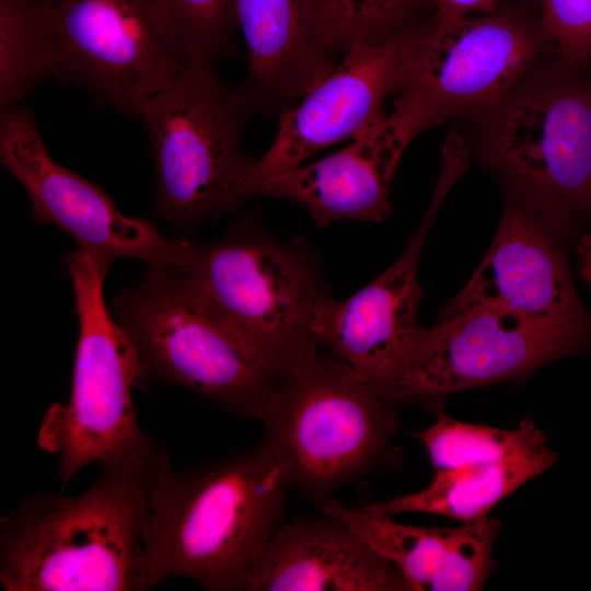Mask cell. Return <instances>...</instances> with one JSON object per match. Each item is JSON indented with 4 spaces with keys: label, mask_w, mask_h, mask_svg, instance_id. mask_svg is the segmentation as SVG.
<instances>
[{
    "label": "cell",
    "mask_w": 591,
    "mask_h": 591,
    "mask_svg": "<svg viewBox=\"0 0 591 591\" xmlns=\"http://www.w3.org/2000/svg\"><path fill=\"white\" fill-rule=\"evenodd\" d=\"M166 448L147 447L100 464L77 496L44 490L0 519L4 591H141L140 556Z\"/></svg>",
    "instance_id": "1"
},
{
    "label": "cell",
    "mask_w": 591,
    "mask_h": 591,
    "mask_svg": "<svg viewBox=\"0 0 591 591\" xmlns=\"http://www.w3.org/2000/svg\"><path fill=\"white\" fill-rule=\"evenodd\" d=\"M290 489L264 441L179 471L167 461L144 530L141 590L185 578L209 591H244L283 523Z\"/></svg>",
    "instance_id": "2"
},
{
    "label": "cell",
    "mask_w": 591,
    "mask_h": 591,
    "mask_svg": "<svg viewBox=\"0 0 591 591\" xmlns=\"http://www.w3.org/2000/svg\"><path fill=\"white\" fill-rule=\"evenodd\" d=\"M259 105L215 65H186L141 109L154 166L155 213L189 230L239 210L255 163L245 131Z\"/></svg>",
    "instance_id": "3"
},
{
    "label": "cell",
    "mask_w": 591,
    "mask_h": 591,
    "mask_svg": "<svg viewBox=\"0 0 591 591\" xmlns=\"http://www.w3.org/2000/svg\"><path fill=\"white\" fill-rule=\"evenodd\" d=\"M396 403L317 346L273 391L263 441L291 489L316 506L391 457Z\"/></svg>",
    "instance_id": "4"
},
{
    "label": "cell",
    "mask_w": 591,
    "mask_h": 591,
    "mask_svg": "<svg viewBox=\"0 0 591 591\" xmlns=\"http://www.w3.org/2000/svg\"><path fill=\"white\" fill-rule=\"evenodd\" d=\"M113 313L136 345L139 386L177 385L227 413L259 420L282 376L175 267L149 268L115 297Z\"/></svg>",
    "instance_id": "5"
},
{
    "label": "cell",
    "mask_w": 591,
    "mask_h": 591,
    "mask_svg": "<svg viewBox=\"0 0 591 591\" xmlns=\"http://www.w3.org/2000/svg\"><path fill=\"white\" fill-rule=\"evenodd\" d=\"M114 260L82 247L65 256L79 324L71 389L66 403L47 409L36 438L42 450L58 456L61 488L85 466L153 440L139 426L132 404L141 373L136 345L105 303L104 282Z\"/></svg>",
    "instance_id": "6"
},
{
    "label": "cell",
    "mask_w": 591,
    "mask_h": 591,
    "mask_svg": "<svg viewBox=\"0 0 591 591\" xmlns=\"http://www.w3.org/2000/svg\"><path fill=\"white\" fill-rule=\"evenodd\" d=\"M175 269L281 376L317 347L311 325L328 291L304 244L282 242L246 217L213 242L190 240Z\"/></svg>",
    "instance_id": "7"
},
{
    "label": "cell",
    "mask_w": 591,
    "mask_h": 591,
    "mask_svg": "<svg viewBox=\"0 0 591 591\" xmlns=\"http://www.w3.org/2000/svg\"><path fill=\"white\" fill-rule=\"evenodd\" d=\"M536 51L531 32L509 15L436 12L416 26L391 114L414 139L453 116L489 111L514 90Z\"/></svg>",
    "instance_id": "8"
},
{
    "label": "cell",
    "mask_w": 591,
    "mask_h": 591,
    "mask_svg": "<svg viewBox=\"0 0 591 591\" xmlns=\"http://www.w3.org/2000/svg\"><path fill=\"white\" fill-rule=\"evenodd\" d=\"M54 28V79L138 119L184 63L146 0H46Z\"/></svg>",
    "instance_id": "9"
},
{
    "label": "cell",
    "mask_w": 591,
    "mask_h": 591,
    "mask_svg": "<svg viewBox=\"0 0 591 591\" xmlns=\"http://www.w3.org/2000/svg\"><path fill=\"white\" fill-rule=\"evenodd\" d=\"M0 162L27 193L32 219L61 229L76 247L138 259L148 268L183 264L190 239L167 236L151 219L125 215L102 187L57 163L31 108L1 109Z\"/></svg>",
    "instance_id": "10"
},
{
    "label": "cell",
    "mask_w": 591,
    "mask_h": 591,
    "mask_svg": "<svg viewBox=\"0 0 591 591\" xmlns=\"http://www.w3.org/2000/svg\"><path fill=\"white\" fill-rule=\"evenodd\" d=\"M586 338L494 308L443 313L433 327L418 328L398 401L520 376L576 352Z\"/></svg>",
    "instance_id": "11"
},
{
    "label": "cell",
    "mask_w": 591,
    "mask_h": 591,
    "mask_svg": "<svg viewBox=\"0 0 591 591\" xmlns=\"http://www.w3.org/2000/svg\"><path fill=\"white\" fill-rule=\"evenodd\" d=\"M448 192L437 185L419 227L391 266L345 300L326 297L312 320L318 347L340 357L367 384L396 402L420 327L419 259Z\"/></svg>",
    "instance_id": "12"
},
{
    "label": "cell",
    "mask_w": 591,
    "mask_h": 591,
    "mask_svg": "<svg viewBox=\"0 0 591 591\" xmlns=\"http://www.w3.org/2000/svg\"><path fill=\"white\" fill-rule=\"evenodd\" d=\"M485 154L573 206L591 202V88L554 80L513 90L489 109Z\"/></svg>",
    "instance_id": "13"
},
{
    "label": "cell",
    "mask_w": 591,
    "mask_h": 591,
    "mask_svg": "<svg viewBox=\"0 0 591 591\" xmlns=\"http://www.w3.org/2000/svg\"><path fill=\"white\" fill-rule=\"evenodd\" d=\"M416 26L352 47L298 103L278 114L275 139L246 178V201L256 198L267 177L358 137L384 117V100L396 85Z\"/></svg>",
    "instance_id": "14"
},
{
    "label": "cell",
    "mask_w": 591,
    "mask_h": 591,
    "mask_svg": "<svg viewBox=\"0 0 591 591\" xmlns=\"http://www.w3.org/2000/svg\"><path fill=\"white\" fill-rule=\"evenodd\" d=\"M494 308L551 328L584 335L591 313L541 225L509 207L480 265L444 313Z\"/></svg>",
    "instance_id": "15"
},
{
    "label": "cell",
    "mask_w": 591,
    "mask_h": 591,
    "mask_svg": "<svg viewBox=\"0 0 591 591\" xmlns=\"http://www.w3.org/2000/svg\"><path fill=\"white\" fill-rule=\"evenodd\" d=\"M413 138L391 114L337 152L267 177L256 197L303 207L318 228L337 220L382 222L391 215L390 184Z\"/></svg>",
    "instance_id": "16"
},
{
    "label": "cell",
    "mask_w": 591,
    "mask_h": 591,
    "mask_svg": "<svg viewBox=\"0 0 591 591\" xmlns=\"http://www.w3.org/2000/svg\"><path fill=\"white\" fill-rule=\"evenodd\" d=\"M317 511L278 528L244 591H409L399 570L348 522Z\"/></svg>",
    "instance_id": "17"
},
{
    "label": "cell",
    "mask_w": 591,
    "mask_h": 591,
    "mask_svg": "<svg viewBox=\"0 0 591 591\" xmlns=\"http://www.w3.org/2000/svg\"><path fill=\"white\" fill-rule=\"evenodd\" d=\"M247 50L244 82L260 108L291 107L346 55L329 34L317 0H235Z\"/></svg>",
    "instance_id": "18"
},
{
    "label": "cell",
    "mask_w": 591,
    "mask_h": 591,
    "mask_svg": "<svg viewBox=\"0 0 591 591\" xmlns=\"http://www.w3.org/2000/svg\"><path fill=\"white\" fill-rule=\"evenodd\" d=\"M341 517L380 556L393 564L409 591H476L493 569L500 520L486 517L456 528H427L397 522L364 507L337 499L318 505Z\"/></svg>",
    "instance_id": "19"
},
{
    "label": "cell",
    "mask_w": 591,
    "mask_h": 591,
    "mask_svg": "<svg viewBox=\"0 0 591 591\" xmlns=\"http://www.w3.org/2000/svg\"><path fill=\"white\" fill-rule=\"evenodd\" d=\"M558 459L559 454L546 447L512 462L434 472L429 485L418 491L363 507L390 517L418 512L474 522L488 517L498 502L549 470Z\"/></svg>",
    "instance_id": "20"
},
{
    "label": "cell",
    "mask_w": 591,
    "mask_h": 591,
    "mask_svg": "<svg viewBox=\"0 0 591 591\" xmlns=\"http://www.w3.org/2000/svg\"><path fill=\"white\" fill-rule=\"evenodd\" d=\"M55 39L46 0H0V108L54 78Z\"/></svg>",
    "instance_id": "21"
},
{
    "label": "cell",
    "mask_w": 591,
    "mask_h": 591,
    "mask_svg": "<svg viewBox=\"0 0 591 591\" xmlns=\"http://www.w3.org/2000/svg\"><path fill=\"white\" fill-rule=\"evenodd\" d=\"M413 436L426 449L434 472L512 462L547 447L544 432L532 419L503 429L460 421L440 410L432 425Z\"/></svg>",
    "instance_id": "22"
},
{
    "label": "cell",
    "mask_w": 591,
    "mask_h": 591,
    "mask_svg": "<svg viewBox=\"0 0 591 591\" xmlns=\"http://www.w3.org/2000/svg\"><path fill=\"white\" fill-rule=\"evenodd\" d=\"M186 65H215L234 54L235 0H146Z\"/></svg>",
    "instance_id": "23"
},
{
    "label": "cell",
    "mask_w": 591,
    "mask_h": 591,
    "mask_svg": "<svg viewBox=\"0 0 591 591\" xmlns=\"http://www.w3.org/2000/svg\"><path fill=\"white\" fill-rule=\"evenodd\" d=\"M421 1L317 0L329 34L346 54L413 25L410 18Z\"/></svg>",
    "instance_id": "24"
},
{
    "label": "cell",
    "mask_w": 591,
    "mask_h": 591,
    "mask_svg": "<svg viewBox=\"0 0 591 591\" xmlns=\"http://www.w3.org/2000/svg\"><path fill=\"white\" fill-rule=\"evenodd\" d=\"M548 34L561 61L577 67L591 61V0H540Z\"/></svg>",
    "instance_id": "25"
},
{
    "label": "cell",
    "mask_w": 591,
    "mask_h": 591,
    "mask_svg": "<svg viewBox=\"0 0 591 591\" xmlns=\"http://www.w3.org/2000/svg\"><path fill=\"white\" fill-rule=\"evenodd\" d=\"M443 15L465 16L470 13L487 14L495 12L499 0H429Z\"/></svg>",
    "instance_id": "26"
},
{
    "label": "cell",
    "mask_w": 591,
    "mask_h": 591,
    "mask_svg": "<svg viewBox=\"0 0 591 591\" xmlns=\"http://www.w3.org/2000/svg\"><path fill=\"white\" fill-rule=\"evenodd\" d=\"M577 259L580 275L591 289V245L580 239L577 246Z\"/></svg>",
    "instance_id": "27"
},
{
    "label": "cell",
    "mask_w": 591,
    "mask_h": 591,
    "mask_svg": "<svg viewBox=\"0 0 591 591\" xmlns=\"http://www.w3.org/2000/svg\"><path fill=\"white\" fill-rule=\"evenodd\" d=\"M581 239H583L588 244L591 245V234L583 235Z\"/></svg>",
    "instance_id": "28"
}]
</instances>
